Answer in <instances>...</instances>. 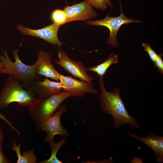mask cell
<instances>
[{"label":"cell","mask_w":163,"mask_h":163,"mask_svg":"<svg viewBox=\"0 0 163 163\" xmlns=\"http://www.w3.org/2000/svg\"><path fill=\"white\" fill-rule=\"evenodd\" d=\"M136 160V163H141V162L142 163H143L142 160L141 158L136 157H134L133 158V160H131V162L134 163V161Z\"/></svg>","instance_id":"cell-24"},{"label":"cell","mask_w":163,"mask_h":163,"mask_svg":"<svg viewBox=\"0 0 163 163\" xmlns=\"http://www.w3.org/2000/svg\"><path fill=\"white\" fill-rule=\"evenodd\" d=\"M67 110L65 105L60 106L52 115L36 125V129L46 132V136L44 138V141L49 142L53 141L54 136L57 134L68 136L66 129L63 127L61 123L62 116Z\"/></svg>","instance_id":"cell-6"},{"label":"cell","mask_w":163,"mask_h":163,"mask_svg":"<svg viewBox=\"0 0 163 163\" xmlns=\"http://www.w3.org/2000/svg\"><path fill=\"white\" fill-rule=\"evenodd\" d=\"M59 82L63 91L71 96L82 97L86 94H97V90L93 85L82 80H78L71 76L60 74Z\"/></svg>","instance_id":"cell-9"},{"label":"cell","mask_w":163,"mask_h":163,"mask_svg":"<svg viewBox=\"0 0 163 163\" xmlns=\"http://www.w3.org/2000/svg\"><path fill=\"white\" fill-rule=\"evenodd\" d=\"M130 136L139 140L141 142L150 148L154 152L157 162H163V137L154 134L145 137H140L127 132Z\"/></svg>","instance_id":"cell-13"},{"label":"cell","mask_w":163,"mask_h":163,"mask_svg":"<svg viewBox=\"0 0 163 163\" xmlns=\"http://www.w3.org/2000/svg\"><path fill=\"white\" fill-rule=\"evenodd\" d=\"M162 53L158 54L154 64L155 67H157V71L163 74V61L162 59Z\"/></svg>","instance_id":"cell-20"},{"label":"cell","mask_w":163,"mask_h":163,"mask_svg":"<svg viewBox=\"0 0 163 163\" xmlns=\"http://www.w3.org/2000/svg\"><path fill=\"white\" fill-rule=\"evenodd\" d=\"M38 99L33 93L26 90L19 81L12 75H9L0 91V110L5 109L13 102L29 107Z\"/></svg>","instance_id":"cell-3"},{"label":"cell","mask_w":163,"mask_h":163,"mask_svg":"<svg viewBox=\"0 0 163 163\" xmlns=\"http://www.w3.org/2000/svg\"><path fill=\"white\" fill-rule=\"evenodd\" d=\"M27 89L33 93L38 99L42 100L54 93L61 91L62 88L59 82L46 78L42 81L33 82Z\"/></svg>","instance_id":"cell-12"},{"label":"cell","mask_w":163,"mask_h":163,"mask_svg":"<svg viewBox=\"0 0 163 163\" xmlns=\"http://www.w3.org/2000/svg\"><path fill=\"white\" fill-rule=\"evenodd\" d=\"M4 134L3 130L0 127V146H3L2 143L4 139Z\"/></svg>","instance_id":"cell-23"},{"label":"cell","mask_w":163,"mask_h":163,"mask_svg":"<svg viewBox=\"0 0 163 163\" xmlns=\"http://www.w3.org/2000/svg\"><path fill=\"white\" fill-rule=\"evenodd\" d=\"M0 118L5 122L13 129L18 134H20V133L15 127H14L11 123L7 119L5 116L2 114L0 112Z\"/></svg>","instance_id":"cell-21"},{"label":"cell","mask_w":163,"mask_h":163,"mask_svg":"<svg viewBox=\"0 0 163 163\" xmlns=\"http://www.w3.org/2000/svg\"><path fill=\"white\" fill-rule=\"evenodd\" d=\"M70 97L68 93L63 91L54 93L43 99H38L29 107L33 121L37 124L52 115L62 102Z\"/></svg>","instance_id":"cell-4"},{"label":"cell","mask_w":163,"mask_h":163,"mask_svg":"<svg viewBox=\"0 0 163 163\" xmlns=\"http://www.w3.org/2000/svg\"><path fill=\"white\" fill-rule=\"evenodd\" d=\"M100 88L99 99L102 111L105 113L112 116L116 128L125 124H128L138 128L140 125L135 117L131 115L126 110L121 96L118 88L111 91L106 89L103 79H99Z\"/></svg>","instance_id":"cell-1"},{"label":"cell","mask_w":163,"mask_h":163,"mask_svg":"<svg viewBox=\"0 0 163 163\" xmlns=\"http://www.w3.org/2000/svg\"><path fill=\"white\" fill-rule=\"evenodd\" d=\"M19 48L14 50L12 54L15 61H12L8 55L6 49L2 50L4 56H0L3 66L0 69V73L12 75L20 82L24 88L27 89L30 84L35 81H42L41 75L36 73L32 65L29 66L23 63L20 60L18 54Z\"/></svg>","instance_id":"cell-2"},{"label":"cell","mask_w":163,"mask_h":163,"mask_svg":"<svg viewBox=\"0 0 163 163\" xmlns=\"http://www.w3.org/2000/svg\"><path fill=\"white\" fill-rule=\"evenodd\" d=\"M3 66V64L2 62L1 61H0V69L2 68Z\"/></svg>","instance_id":"cell-25"},{"label":"cell","mask_w":163,"mask_h":163,"mask_svg":"<svg viewBox=\"0 0 163 163\" xmlns=\"http://www.w3.org/2000/svg\"><path fill=\"white\" fill-rule=\"evenodd\" d=\"M60 26L53 23L41 29H33L18 24L16 25V28L23 35H29L41 38L59 49L62 48V45H65L58 37V32Z\"/></svg>","instance_id":"cell-7"},{"label":"cell","mask_w":163,"mask_h":163,"mask_svg":"<svg viewBox=\"0 0 163 163\" xmlns=\"http://www.w3.org/2000/svg\"><path fill=\"white\" fill-rule=\"evenodd\" d=\"M21 143L17 145L14 140L13 141L12 146L11 149L16 152L18 157L17 163H35L37 158L34 153V149L29 150L21 153L20 149Z\"/></svg>","instance_id":"cell-15"},{"label":"cell","mask_w":163,"mask_h":163,"mask_svg":"<svg viewBox=\"0 0 163 163\" xmlns=\"http://www.w3.org/2000/svg\"><path fill=\"white\" fill-rule=\"evenodd\" d=\"M142 22V21L139 20L127 18L123 14L122 8H121V13L119 16L117 17H110L108 15L102 19L96 20L94 21H88L86 24L102 26L108 28L110 30V35L106 43L116 47L119 44L117 38V34L119 29L122 25L130 23Z\"/></svg>","instance_id":"cell-5"},{"label":"cell","mask_w":163,"mask_h":163,"mask_svg":"<svg viewBox=\"0 0 163 163\" xmlns=\"http://www.w3.org/2000/svg\"><path fill=\"white\" fill-rule=\"evenodd\" d=\"M50 18L53 23L61 26L67 23V16L64 10H54L51 13Z\"/></svg>","instance_id":"cell-17"},{"label":"cell","mask_w":163,"mask_h":163,"mask_svg":"<svg viewBox=\"0 0 163 163\" xmlns=\"http://www.w3.org/2000/svg\"><path fill=\"white\" fill-rule=\"evenodd\" d=\"M89 3L92 7L96 9H100L105 10L107 7L110 6L111 8L113 6L111 0H88Z\"/></svg>","instance_id":"cell-18"},{"label":"cell","mask_w":163,"mask_h":163,"mask_svg":"<svg viewBox=\"0 0 163 163\" xmlns=\"http://www.w3.org/2000/svg\"><path fill=\"white\" fill-rule=\"evenodd\" d=\"M66 137H64L59 142L54 143L53 141L49 142L52 151L50 157L48 159L39 162L40 163H62L56 157L57 153L60 148L65 143Z\"/></svg>","instance_id":"cell-16"},{"label":"cell","mask_w":163,"mask_h":163,"mask_svg":"<svg viewBox=\"0 0 163 163\" xmlns=\"http://www.w3.org/2000/svg\"><path fill=\"white\" fill-rule=\"evenodd\" d=\"M67 16V23L76 21H85L97 17L96 12L88 0L64 7Z\"/></svg>","instance_id":"cell-10"},{"label":"cell","mask_w":163,"mask_h":163,"mask_svg":"<svg viewBox=\"0 0 163 163\" xmlns=\"http://www.w3.org/2000/svg\"><path fill=\"white\" fill-rule=\"evenodd\" d=\"M37 59L32 65L37 74L50 78L59 82V74L56 69L51 62V57L47 52L39 51L37 54Z\"/></svg>","instance_id":"cell-11"},{"label":"cell","mask_w":163,"mask_h":163,"mask_svg":"<svg viewBox=\"0 0 163 163\" xmlns=\"http://www.w3.org/2000/svg\"><path fill=\"white\" fill-rule=\"evenodd\" d=\"M144 50L146 52L149 57L150 59L153 62H155L157 58L158 54L152 49L150 43L147 44L144 43L142 44Z\"/></svg>","instance_id":"cell-19"},{"label":"cell","mask_w":163,"mask_h":163,"mask_svg":"<svg viewBox=\"0 0 163 163\" xmlns=\"http://www.w3.org/2000/svg\"><path fill=\"white\" fill-rule=\"evenodd\" d=\"M58 56L59 59L54 61L56 63L74 76L93 85V79L87 72L86 68L82 62L71 60L62 48L59 49Z\"/></svg>","instance_id":"cell-8"},{"label":"cell","mask_w":163,"mask_h":163,"mask_svg":"<svg viewBox=\"0 0 163 163\" xmlns=\"http://www.w3.org/2000/svg\"><path fill=\"white\" fill-rule=\"evenodd\" d=\"M118 56L117 55L113 53H112L103 62L97 66L86 68V70L96 73L99 77V79H103L109 67L117 63Z\"/></svg>","instance_id":"cell-14"},{"label":"cell","mask_w":163,"mask_h":163,"mask_svg":"<svg viewBox=\"0 0 163 163\" xmlns=\"http://www.w3.org/2000/svg\"><path fill=\"white\" fill-rule=\"evenodd\" d=\"M2 146H0V163H9L10 162L9 159L5 157L2 152Z\"/></svg>","instance_id":"cell-22"}]
</instances>
